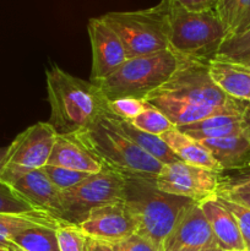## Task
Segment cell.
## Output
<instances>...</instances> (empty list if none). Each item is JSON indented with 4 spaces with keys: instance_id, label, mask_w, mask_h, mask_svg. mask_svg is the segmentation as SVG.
Returning a JSON list of instances; mask_svg holds the SVG:
<instances>
[{
    "instance_id": "40",
    "label": "cell",
    "mask_w": 250,
    "mask_h": 251,
    "mask_svg": "<svg viewBox=\"0 0 250 251\" xmlns=\"http://www.w3.org/2000/svg\"><path fill=\"white\" fill-rule=\"evenodd\" d=\"M7 250L9 251H26V250L22 249V248H20L19 245L15 244V243H11V244L9 245V248H7Z\"/></svg>"
},
{
    "instance_id": "10",
    "label": "cell",
    "mask_w": 250,
    "mask_h": 251,
    "mask_svg": "<svg viewBox=\"0 0 250 251\" xmlns=\"http://www.w3.org/2000/svg\"><path fill=\"white\" fill-rule=\"evenodd\" d=\"M221 173L176 161L164 164L154 179L161 191L201 202L213 198L222 188Z\"/></svg>"
},
{
    "instance_id": "8",
    "label": "cell",
    "mask_w": 250,
    "mask_h": 251,
    "mask_svg": "<svg viewBox=\"0 0 250 251\" xmlns=\"http://www.w3.org/2000/svg\"><path fill=\"white\" fill-rule=\"evenodd\" d=\"M58 132L49 123L39 122L17 135L5 157L0 180L14 185L19 179L48 163Z\"/></svg>"
},
{
    "instance_id": "45",
    "label": "cell",
    "mask_w": 250,
    "mask_h": 251,
    "mask_svg": "<svg viewBox=\"0 0 250 251\" xmlns=\"http://www.w3.org/2000/svg\"><path fill=\"white\" fill-rule=\"evenodd\" d=\"M249 118H250V113H249Z\"/></svg>"
},
{
    "instance_id": "43",
    "label": "cell",
    "mask_w": 250,
    "mask_h": 251,
    "mask_svg": "<svg viewBox=\"0 0 250 251\" xmlns=\"http://www.w3.org/2000/svg\"><path fill=\"white\" fill-rule=\"evenodd\" d=\"M0 251H9V250L5 249V248H2V247H0Z\"/></svg>"
},
{
    "instance_id": "36",
    "label": "cell",
    "mask_w": 250,
    "mask_h": 251,
    "mask_svg": "<svg viewBox=\"0 0 250 251\" xmlns=\"http://www.w3.org/2000/svg\"><path fill=\"white\" fill-rule=\"evenodd\" d=\"M235 0H220V5H218L217 14L218 16L222 19L225 25L228 28V24H229L230 16H232L233 6H234Z\"/></svg>"
},
{
    "instance_id": "42",
    "label": "cell",
    "mask_w": 250,
    "mask_h": 251,
    "mask_svg": "<svg viewBox=\"0 0 250 251\" xmlns=\"http://www.w3.org/2000/svg\"><path fill=\"white\" fill-rule=\"evenodd\" d=\"M208 251H222V250H221L218 247H213V248H211V249Z\"/></svg>"
},
{
    "instance_id": "31",
    "label": "cell",
    "mask_w": 250,
    "mask_h": 251,
    "mask_svg": "<svg viewBox=\"0 0 250 251\" xmlns=\"http://www.w3.org/2000/svg\"><path fill=\"white\" fill-rule=\"evenodd\" d=\"M250 51V29L240 36L225 39V43L218 50V55H225L228 58L242 55Z\"/></svg>"
},
{
    "instance_id": "30",
    "label": "cell",
    "mask_w": 250,
    "mask_h": 251,
    "mask_svg": "<svg viewBox=\"0 0 250 251\" xmlns=\"http://www.w3.org/2000/svg\"><path fill=\"white\" fill-rule=\"evenodd\" d=\"M250 29V0H235L228 24V38L240 36ZM227 38V39H228Z\"/></svg>"
},
{
    "instance_id": "18",
    "label": "cell",
    "mask_w": 250,
    "mask_h": 251,
    "mask_svg": "<svg viewBox=\"0 0 250 251\" xmlns=\"http://www.w3.org/2000/svg\"><path fill=\"white\" fill-rule=\"evenodd\" d=\"M47 164L87 174L100 173L104 168L100 161H97L75 140L66 135L59 134L54 142Z\"/></svg>"
},
{
    "instance_id": "27",
    "label": "cell",
    "mask_w": 250,
    "mask_h": 251,
    "mask_svg": "<svg viewBox=\"0 0 250 251\" xmlns=\"http://www.w3.org/2000/svg\"><path fill=\"white\" fill-rule=\"evenodd\" d=\"M41 169L59 191L74 188L90 176L87 173H81V172L71 171V169L61 168V167L56 166H49V164H46Z\"/></svg>"
},
{
    "instance_id": "6",
    "label": "cell",
    "mask_w": 250,
    "mask_h": 251,
    "mask_svg": "<svg viewBox=\"0 0 250 251\" xmlns=\"http://www.w3.org/2000/svg\"><path fill=\"white\" fill-rule=\"evenodd\" d=\"M169 0L136 11H112L100 16L119 36L127 59L169 49Z\"/></svg>"
},
{
    "instance_id": "11",
    "label": "cell",
    "mask_w": 250,
    "mask_h": 251,
    "mask_svg": "<svg viewBox=\"0 0 250 251\" xmlns=\"http://www.w3.org/2000/svg\"><path fill=\"white\" fill-rule=\"evenodd\" d=\"M80 228L87 237L110 244H117L137 233L136 220L124 200L92 208Z\"/></svg>"
},
{
    "instance_id": "25",
    "label": "cell",
    "mask_w": 250,
    "mask_h": 251,
    "mask_svg": "<svg viewBox=\"0 0 250 251\" xmlns=\"http://www.w3.org/2000/svg\"><path fill=\"white\" fill-rule=\"evenodd\" d=\"M36 210L10 184L0 180V213H27Z\"/></svg>"
},
{
    "instance_id": "21",
    "label": "cell",
    "mask_w": 250,
    "mask_h": 251,
    "mask_svg": "<svg viewBox=\"0 0 250 251\" xmlns=\"http://www.w3.org/2000/svg\"><path fill=\"white\" fill-rule=\"evenodd\" d=\"M63 220L44 211L27 213H0V247L7 249L11 239L24 230L34 227L56 229Z\"/></svg>"
},
{
    "instance_id": "16",
    "label": "cell",
    "mask_w": 250,
    "mask_h": 251,
    "mask_svg": "<svg viewBox=\"0 0 250 251\" xmlns=\"http://www.w3.org/2000/svg\"><path fill=\"white\" fill-rule=\"evenodd\" d=\"M211 230L221 250L245 251L242 234L234 216L217 200L216 196L200 202Z\"/></svg>"
},
{
    "instance_id": "32",
    "label": "cell",
    "mask_w": 250,
    "mask_h": 251,
    "mask_svg": "<svg viewBox=\"0 0 250 251\" xmlns=\"http://www.w3.org/2000/svg\"><path fill=\"white\" fill-rule=\"evenodd\" d=\"M112 245L114 251H158L151 242L139 234H132L125 240Z\"/></svg>"
},
{
    "instance_id": "28",
    "label": "cell",
    "mask_w": 250,
    "mask_h": 251,
    "mask_svg": "<svg viewBox=\"0 0 250 251\" xmlns=\"http://www.w3.org/2000/svg\"><path fill=\"white\" fill-rule=\"evenodd\" d=\"M216 198L234 216L238 227H239L240 234H242L245 251H250V208L242 205V203L230 200L227 196L223 195L222 193H218Z\"/></svg>"
},
{
    "instance_id": "12",
    "label": "cell",
    "mask_w": 250,
    "mask_h": 251,
    "mask_svg": "<svg viewBox=\"0 0 250 251\" xmlns=\"http://www.w3.org/2000/svg\"><path fill=\"white\" fill-rule=\"evenodd\" d=\"M92 48L91 81L112 75L127 60L126 50L119 36L100 17H92L87 24Z\"/></svg>"
},
{
    "instance_id": "33",
    "label": "cell",
    "mask_w": 250,
    "mask_h": 251,
    "mask_svg": "<svg viewBox=\"0 0 250 251\" xmlns=\"http://www.w3.org/2000/svg\"><path fill=\"white\" fill-rule=\"evenodd\" d=\"M173 4L193 12H217L220 0H169Z\"/></svg>"
},
{
    "instance_id": "1",
    "label": "cell",
    "mask_w": 250,
    "mask_h": 251,
    "mask_svg": "<svg viewBox=\"0 0 250 251\" xmlns=\"http://www.w3.org/2000/svg\"><path fill=\"white\" fill-rule=\"evenodd\" d=\"M50 104L49 124L59 135H73L109 114L107 100L91 81L70 75L59 66L46 71Z\"/></svg>"
},
{
    "instance_id": "17",
    "label": "cell",
    "mask_w": 250,
    "mask_h": 251,
    "mask_svg": "<svg viewBox=\"0 0 250 251\" xmlns=\"http://www.w3.org/2000/svg\"><path fill=\"white\" fill-rule=\"evenodd\" d=\"M12 186L25 199H27L36 210L44 211L53 215L54 217L60 218L61 208L60 200H59L60 191L47 178L42 169H37L26 174Z\"/></svg>"
},
{
    "instance_id": "14",
    "label": "cell",
    "mask_w": 250,
    "mask_h": 251,
    "mask_svg": "<svg viewBox=\"0 0 250 251\" xmlns=\"http://www.w3.org/2000/svg\"><path fill=\"white\" fill-rule=\"evenodd\" d=\"M145 100L161 110L175 127L195 124L201 120L220 114H249L250 113L249 103L240 102V100L223 107L195 104L167 96H150Z\"/></svg>"
},
{
    "instance_id": "39",
    "label": "cell",
    "mask_w": 250,
    "mask_h": 251,
    "mask_svg": "<svg viewBox=\"0 0 250 251\" xmlns=\"http://www.w3.org/2000/svg\"><path fill=\"white\" fill-rule=\"evenodd\" d=\"M7 153V147H0V173L2 171V167H4L5 157H6Z\"/></svg>"
},
{
    "instance_id": "20",
    "label": "cell",
    "mask_w": 250,
    "mask_h": 251,
    "mask_svg": "<svg viewBox=\"0 0 250 251\" xmlns=\"http://www.w3.org/2000/svg\"><path fill=\"white\" fill-rule=\"evenodd\" d=\"M161 137L173 151V153L178 157L179 161L186 162L193 166L202 167V168L210 169L217 173L223 172L210 151L200 141L193 139L185 132L176 129L175 126L162 135Z\"/></svg>"
},
{
    "instance_id": "26",
    "label": "cell",
    "mask_w": 250,
    "mask_h": 251,
    "mask_svg": "<svg viewBox=\"0 0 250 251\" xmlns=\"http://www.w3.org/2000/svg\"><path fill=\"white\" fill-rule=\"evenodd\" d=\"M60 251H83L85 250L86 234L80 228V225L63 221L55 229Z\"/></svg>"
},
{
    "instance_id": "35",
    "label": "cell",
    "mask_w": 250,
    "mask_h": 251,
    "mask_svg": "<svg viewBox=\"0 0 250 251\" xmlns=\"http://www.w3.org/2000/svg\"><path fill=\"white\" fill-rule=\"evenodd\" d=\"M83 251H114V249H113V245L110 243L86 235L85 250Z\"/></svg>"
},
{
    "instance_id": "7",
    "label": "cell",
    "mask_w": 250,
    "mask_h": 251,
    "mask_svg": "<svg viewBox=\"0 0 250 251\" xmlns=\"http://www.w3.org/2000/svg\"><path fill=\"white\" fill-rule=\"evenodd\" d=\"M126 178L112 169L103 168L85 180L59 193L60 220L81 225L90 211L98 206L124 200Z\"/></svg>"
},
{
    "instance_id": "4",
    "label": "cell",
    "mask_w": 250,
    "mask_h": 251,
    "mask_svg": "<svg viewBox=\"0 0 250 251\" xmlns=\"http://www.w3.org/2000/svg\"><path fill=\"white\" fill-rule=\"evenodd\" d=\"M181 59L171 49L135 56L127 59L108 77L90 81L107 100L118 98L145 100L172 77Z\"/></svg>"
},
{
    "instance_id": "15",
    "label": "cell",
    "mask_w": 250,
    "mask_h": 251,
    "mask_svg": "<svg viewBox=\"0 0 250 251\" xmlns=\"http://www.w3.org/2000/svg\"><path fill=\"white\" fill-rule=\"evenodd\" d=\"M208 70L216 85L228 97L250 104V69L217 54L208 60Z\"/></svg>"
},
{
    "instance_id": "3",
    "label": "cell",
    "mask_w": 250,
    "mask_h": 251,
    "mask_svg": "<svg viewBox=\"0 0 250 251\" xmlns=\"http://www.w3.org/2000/svg\"><path fill=\"white\" fill-rule=\"evenodd\" d=\"M124 201L137 223L136 234L158 251L181 213L193 200L163 193L152 179L126 178Z\"/></svg>"
},
{
    "instance_id": "19",
    "label": "cell",
    "mask_w": 250,
    "mask_h": 251,
    "mask_svg": "<svg viewBox=\"0 0 250 251\" xmlns=\"http://www.w3.org/2000/svg\"><path fill=\"white\" fill-rule=\"evenodd\" d=\"M200 142L210 151L222 171L250 167V130L238 136L201 140Z\"/></svg>"
},
{
    "instance_id": "44",
    "label": "cell",
    "mask_w": 250,
    "mask_h": 251,
    "mask_svg": "<svg viewBox=\"0 0 250 251\" xmlns=\"http://www.w3.org/2000/svg\"><path fill=\"white\" fill-rule=\"evenodd\" d=\"M222 251H225V250H222ZM230 251H238V250H230Z\"/></svg>"
},
{
    "instance_id": "13",
    "label": "cell",
    "mask_w": 250,
    "mask_h": 251,
    "mask_svg": "<svg viewBox=\"0 0 250 251\" xmlns=\"http://www.w3.org/2000/svg\"><path fill=\"white\" fill-rule=\"evenodd\" d=\"M217 247L200 202H191L184 210L173 229L164 239L162 251H181L183 249H205Z\"/></svg>"
},
{
    "instance_id": "22",
    "label": "cell",
    "mask_w": 250,
    "mask_h": 251,
    "mask_svg": "<svg viewBox=\"0 0 250 251\" xmlns=\"http://www.w3.org/2000/svg\"><path fill=\"white\" fill-rule=\"evenodd\" d=\"M103 118H104L110 125H113L115 129H118L120 132H123L125 136L129 137L132 142H135V144H136L140 149L144 150L146 153H149L150 156L153 157L154 159L161 162L163 166L164 164H169L173 163V162L179 161L178 157L173 153V151L169 149L168 145L162 140L161 136L147 134V132L135 127L130 122L118 119V118L113 117V115L107 114Z\"/></svg>"
},
{
    "instance_id": "24",
    "label": "cell",
    "mask_w": 250,
    "mask_h": 251,
    "mask_svg": "<svg viewBox=\"0 0 250 251\" xmlns=\"http://www.w3.org/2000/svg\"><path fill=\"white\" fill-rule=\"evenodd\" d=\"M130 123L137 129L142 130L147 134L156 135V136H162L174 127L171 120L161 110L157 109L150 103H147V107Z\"/></svg>"
},
{
    "instance_id": "2",
    "label": "cell",
    "mask_w": 250,
    "mask_h": 251,
    "mask_svg": "<svg viewBox=\"0 0 250 251\" xmlns=\"http://www.w3.org/2000/svg\"><path fill=\"white\" fill-rule=\"evenodd\" d=\"M69 137L87 150L104 168L112 169L124 178L154 180L163 167L103 117L96 124Z\"/></svg>"
},
{
    "instance_id": "34",
    "label": "cell",
    "mask_w": 250,
    "mask_h": 251,
    "mask_svg": "<svg viewBox=\"0 0 250 251\" xmlns=\"http://www.w3.org/2000/svg\"><path fill=\"white\" fill-rule=\"evenodd\" d=\"M221 190H225L233 194L250 193V176L239 179L237 181H233V183L228 184V185H222Z\"/></svg>"
},
{
    "instance_id": "29",
    "label": "cell",
    "mask_w": 250,
    "mask_h": 251,
    "mask_svg": "<svg viewBox=\"0 0 250 251\" xmlns=\"http://www.w3.org/2000/svg\"><path fill=\"white\" fill-rule=\"evenodd\" d=\"M107 107L109 115L131 122L147 107V102L136 98H118L107 100Z\"/></svg>"
},
{
    "instance_id": "41",
    "label": "cell",
    "mask_w": 250,
    "mask_h": 251,
    "mask_svg": "<svg viewBox=\"0 0 250 251\" xmlns=\"http://www.w3.org/2000/svg\"><path fill=\"white\" fill-rule=\"evenodd\" d=\"M211 248H205V249H191V248H189V249H183L181 251H208Z\"/></svg>"
},
{
    "instance_id": "37",
    "label": "cell",
    "mask_w": 250,
    "mask_h": 251,
    "mask_svg": "<svg viewBox=\"0 0 250 251\" xmlns=\"http://www.w3.org/2000/svg\"><path fill=\"white\" fill-rule=\"evenodd\" d=\"M218 193H222L223 195H225L228 199H230V200L242 203V205L247 206V207L250 208V193L233 194V193H228V191H225V190H220Z\"/></svg>"
},
{
    "instance_id": "23",
    "label": "cell",
    "mask_w": 250,
    "mask_h": 251,
    "mask_svg": "<svg viewBox=\"0 0 250 251\" xmlns=\"http://www.w3.org/2000/svg\"><path fill=\"white\" fill-rule=\"evenodd\" d=\"M26 251H60L55 229L48 227H34L24 230L11 239Z\"/></svg>"
},
{
    "instance_id": "5",
    "label": "cell",
    "mask_w": 250,
    "mask_h": 251,
    "mask_svg": "<svg viewBox=\"0 0 250 251\" xmlns=\"http://www.w3.org/2000/svg\"><path fill=\"white\" fill-rule=\"evenodd\" d=\"M227 38V26L216 11H188L169 1V49L179 56L208 61Z\"/></svg>"
},
{
    "instance_id": "9",
    "label": "cell",
    "mask_w": 250,
    "mask_h": 251,
    "mask_svg": "<svg viewBox=\"0 0 250 251\" xmlns=\"http://www.w3.org/2000/svg\"><path fill=\"white\" fill-rule=\"evenodd\" d=\"M150 96H167L195 104L212 107H223L238 102L237 100L228 97L216 85L210 75L208 61L185 58L181 59L172 77Z\"/></svg>"
},
{
    "instance_id": "38",
    "label": "cell",
    "mask_w": 250,
    "mask_h": 251,
    "mask_svg": "<svg viewBox=\"0 0 250 251\" xmlns=\"http://www.w3.org/2000/svg\"><path fill=\"white\" fill-rule=\"evenodd\" d=\"M230 59H233V60L238 61V63H240V64H243V65L247 66L248 69H250V51L249 53L242 54V55L234 56V58H230Z\"/></svg>"
}]
</instances>
